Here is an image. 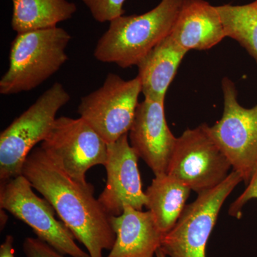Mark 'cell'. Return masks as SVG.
Masks as SVG:
<instances>
[{
	"label": "cell",
	"instance_id": "cell-1",
	"mask_svg": "<svg viewBox=\"0 0 257 257\" xmlns=\"http://www.w3.org/2000/svg\"><path fill=\"white\" fill-rule=\"evenodd\" d=\"M22 175L40 193L91 257L111 250L116 234L110 215L94 196L92 184L69 177L42 147H35L24 164Z\"/></svg>",
	"mask_w": 257,
	"mask_h": 257
},
{
	"label": "cell",
	"instance_id": "cell-2",
	"mask_svg": "<svg viewBox=\"0 0 257 257\" xmlns=\"http://www.w3.org/2000/svg\"><path fill=\"white\" fill-rule=\"evenodd\" d=\"M183 0H161L142 15H122L109 23L94 51L99 62L122 69L138 66L154 48L170 35Z\"/></svg>",
	"mask_w": 257,
	"mask_h": 257
},
{
	"label": "cell",
	"instance_id": "cell-3",
	"mask_svg": "<svg viewBox=\"0 0 257 257\" xmlns=\"http://www.w3.org/2000/svg\"><path fill=\"white\" fill-rule=\"evenodd\" d=\"M71 39L68 32L57 27L18 33L11 44L0 93L29 92L47 80L68 60L66 48Z\"/></svg>",
	"mask_w": 257,
	"mask_h": 257
},
{
	"label": "cell",
	"instance_id": "cell-4",
	"mask_svg": "<svg viewBox=\"0 0 257 257\" xmlns=\"http://www.w3.org/2000/svg\"><path fill=\"white\" fill-rule=\"evenodd\" d=\"M60 82H55L0 135V180L22 175L25 160L37 144L53 127L56 115L70 100Z\"/></svg>",
	"mask_w": 257,
	"mask_h": 257
},
{
	"label": "cell",
	"instance_id": "cell-5",
	"mask_svg": "<svg viewBox=\"0 0 257 257\" xmlns=\"http://www.w3.org/2000/svg\"><path fill=\"white\" fill-rule=\"evenodd\" d=\"M229 159L205 123L177 138L167 174L198 194L215 188L229 175Z\"/></svg>",
	"mask_w": 257,
	"mask_h": 257
},
{
	"label": "cell",
	"instance_id": "cell-6",
	"mask_svg": "<svg viewBox=\"0 0 257 257\" xmlns=\"http://www.w3.org/2000/svg\"><path fill=\"white\" fill-rule=\"evenodd\" d=\"M243 182L233 170L215 188L198 194L186 206L173 229L164 236L161 249L170 257H206V248L226 198Z\"/></svg>",
	"mask_w": 257,
	"mask_h": 257
},
{
	"label": "cell",
	"instance_id": "cell-7",
	"mask_svg": "<svg viewBox=\"0 0 257 257\" xmlns=\"http://www.w3.org/2000/svg\"><path fill=\"white\" fill-rule=\"evenodd\" d=\"M23 175L1 182L0 207L9 211L58 252L72 257H91L75 242V237L62 221L57 220L53 207L36 195Z\"/></svg>",
	"mask_w": 257,
	"mask_h": 257
},
{
	"label": "cell",
	"instance_id": "cell-8",
	"mask_svg": "<svg viewBox=\"0 0 257 257\" xmlns=\"http://www.w3.org/2000/svg\"><path fill=\"white\" fill-rule=\"evenodd\" d=\"M141 93L138 76L125 80L109 73L101 87L81 98L77 111L106 143H114L130 132Z\"/></svg>",
	"mask_w": 257,
	"mask_h": 257
},
{
	"label": "cell",
	"instance_id": "cell-9",
	"mask_svg": "<svg viewBox=\"0 0 257 257\" xmlns=\"http://www.w3.org/2000/svg\"><path fill=\"white\" fill-rule=\"evenodd\" d=\"M224 96L222 116L210 126V133L229 159L233 170L247 184L257 167V104L243 107L233 81L221 80Z\"/></svg>",
	"mask_w": 257,
	"mask_h": 257
},
{
	"label": "cell",
	"instance_id": "cell-10",
	"mask_svg": "<svg viewBox=\"0 0 257 257\" xmlns=\"http://www.w3.org/2000/svg\"><path fill=\"white\" fill-rule=\"evenodd\" d=\"M79 184H87L86 173L97 165L105 166L108 144L85 120L57 118L41 146Z\"/></svg>",
	"mask_w": 257,
	"mask_h": 257
},
{
	"label": "cell",
	"instance_id": "cell-11",
	"mask_svg": "<svg viewBox=\"0 0 257 257\" xmlns=\"http://www.w3.org/2000/svg\"><path fill=\"white\" fill-rule=\"evenodd\" d=\"M139 158L130 145L128 134L108 144L107 161L104 166L106 185L97 199L109 215H120L127 206L138 210L146 207V194L138 169Z\"/></svg>",
	"mask_w": 257,
	"mask_h": 257
},
{
	"label": "cell",
	"instance_id": "cell-12",
	"mask_svg": "<svg viewBox=\"0 0 257 257\" xmlns=\"http://www.w3.org/2000/svg\"><path fill=\"white\" fill-rule=\"evenodd\" d=\"M128 136L132 147L155 176L167 174L177 138L166 120L165 100L145 98L139 103Z\"/></svg>",
	"mask_w": 257,
	"mask_h": 257
},
{
	"label": "cell",
	"instance_id": "cell-13",
	"mask_svg": "<svg viewBox=\"0 0 257 257\" xmlns=\"http://www.w3.org/2000/svg\"><path fill=\"white\" fill-rule=\"evenodd\" d=\"M170 35L187 52L209 50L226 37L216 7L205 0H183Z\"/></svg>",
	"mask_w": 257,
	"mask_h": 257
},
{
	"label": "cell",
	"instance_id": "cell-14",
	"mask_svg": "<svg viewBox=\"0 0 257 257\" xmlns=\"http://www.w3.org/2000/svg\"><path fill=\"white\" fill-rule=\"evenodd\" d=\"M116 239L106 257H156L164 235L150 211L125 207L119 216H111Z\"/></svg>",
	"mask_w": 257,
	"mask_h": 257
},
{
	"label": "cell",
	"instance_id": "cell-15",
	"mask_svg": "<svg viewBox=\"0 0 257 257\" xmlns=\"http://www.w3.org/2000/svg\"><path fill=\"white\" fill-rule=\"evenodd\" d=\"M187 52L169 35L140 61L138 77L145 98L165 100L168 88Z\"/></svg>",
	"mask_w": 257,
	"mask_h": 257
},
{
	"label": "cell",
	"instance_id": "cell-16",
	"mask_svg": "<svg viewBox=\"0 0 257 257\" xmlns=\"http://www.w3.org/2000/svg\"><path fill=\"white\" fill-rule=\"evenodd\" d=\"M191 189L167 174L155 176L147 188L146 207L164 235L173 229L185 208Z\"/></svg>",
	"mask_w": 257,
	"mask_h": 257
},
{
	"label": "cell",
	"instance_id": "cell-17",
	"mask_svg": "<svg viewBox=\"0 0 257 257\" xmlns=\"http://www.w3.org/2000/svg\"><path fill=\"white\" fill-rule=\"evenodd\" d=\"M77 8L67 0H17L12 28L17 33L56 28L72 18Z\"/></svg>",
	"mask_w": 257,
	"mask_h": 257
},
{
	"label": "cell",
	"instance_id": "cell-18",
	"mask_svg": "<svg viewBox=\"0 0 257 257\" xmlns=\"http://www.w3.org/2000/svg\"><path fill=\"white\" fill-rule=\"evenodd\" d=\"M216 7L226 37L239 42L257 64V0L246 5Z\"/></svg>",
	"mask_w": 257,
	"mask_h": 257
},
{
	"label": "cell",
	"instance_id": "cell-19",
	"mask_svg": "<svg viewBox=\"0 0 257 257\" xmlns=\"http://www.w3.org/2000/svg\"><path fill=\"white\" fill-rule=\"evenodd\" d=\"M126 0H82L93 18L98 23H110L124 15L123 8Z\"/></svg>",
	"mask_w": 257,
	"mask_h": 257
},
{
	"label": "cell",
	"instance_id": "cell-20",
	"mask_svg": "<svg viewBox=\"0 0 257 257\" xmlns=\"http://www.w3.org/2000/svg\"><path fill=\"white\" fill-rule=\"evenodd\" d=\"M23 251L26 257H64L63 254L38 238H26L23 243Z\"/></svg>",
	"mask_w": 257,
	"mask_h": 257
},
{
	"label": "cell",
	"instance_id": "cell-21",
	"mask_svg": "<svg viewBox=\"0 0 257 257\" xmlns=\"http://www.w3.org/2000/svg\"><path fill=\"white\" fill-rule=\"evenodd\" d=\"M246 185L242 194L231 204L229 211L230 215L239 217L243 206L251 199H257V167Z\"/></svg>",
	"mask_w": 257,
	"mask_h": 257
},
{
	"label": "cell",
	"instance_id": "cell-22",
	"mask_svg": "<svg viewBox=\"0 0 257 257\" xmlns=\"http://www.w3.org/2000/svg\"><path fill=\"white\" fill-rule=\"evenodd\" d=\"M14 237L8 235L4 242L0 246V257H15V248L13 247Z\"/></svg>",
	"mask_w": 257,
	"mask_h": 257
},
{
	"label": "cell",
	"instance_id": "cell-23",
	"mask_svg": "<svg viewBox=\"0 0 257 257\" xmlns=\"http://www.w3.org/2000/svg\"><path fill=\"white\" fill-rule=\"evenodd\" d=\"M156 257H167L166 256L165 253L163 252L161 248H159L158 251H157Z\"/></svg>",
	"mask_w": 257,
	"mask_h": 257
},
{
	"label": "cell",
	"instance_id": "cell-24",
	"mask_svg": "<svg viewBox=\"0 0 257 257\" xmlns=\"http://www.w3.org/2000/svg\"><path fill=\"white\" fill-rule=\"evenodd\" d=\"M12 1H13V3H15V2H16V1H17V0H12Z\"/></svg>",
	"mask_w": 257,
	"mask_h": 257
}]
</instances>
